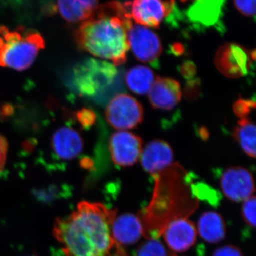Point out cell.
Returning a JSON list of instances; mask_svg holds the SVG:
<instances>
[{"mask_svg":"<svg viewBox=\"0 0 256 256\" xmlns=\"http://www.w3.org/2000/svg\"><path fill=\"white\" fill-rule=\"evenodd\" d=\"M45 46L44 38L34 30L23 26L10 30L0 25V67L24 72L34 63Z\"/></svg>","mask_w":256,"mask_h":256,"instance_id":"277c9868","label":"cell"},{"mask_svg":"<svg viewBox=\"0 0 256 256\" xmlns=\"http://www.w3.org/2000/svg\"><path fill=\"white\" fill-rule=\"evenodd\" d=\"M254 60L255 50L252 55V52L242 45L228 43L217 50L215 64L216 68L227 78L237 79L248 74Z\"/></svg>","mask_w":256,"mask_h":256,"instance_id":"52a82bcc","label":"cell"},{"mask_svg":"<svg viewBox=\"0 0 256 256\" xmlns=\"http://www.w3.org/2000/svg\"><path fill=\"white\" fill-rule=\"evenodd\" d=\"M196 72V68H195L194 64L188 62V63L185 64L182 68V74H183L184 76L186 78H191L195 75Z\"/></svg>","mask_w":256,"mask_h":256,"instance_id":"83f0119b","label":"cell"},{"mask_svg":"<svg viewBox=\"0 0 256 256\" xmlns=\"http://www.w3.org/2000/svg\"><path fill=\"white\" fill-rule=\"evenodd\" d=\"M154 188L150 204L138 216L143 236L158 239L174 220L188 218L200 204V184L181 165L174 163L154 175Z\"/></svg>","mask_w":256,"mask_h":256,"instance_id":"6da1fadb","label":"cell"},{"mask_svg":"<svg viewBox=\"0 0 256 256\" xmlns=\"http://www.w3.org/2000/svg\"><path fill=\"white\" fill-rule=\"evenodd\" d=\"M156 77L152 70L144 66H136L126 75V82L130 90L138 95H146L150 92Z\"/></svg>","mask_w":256,"mask_h":256,"instance_id":"ffe728a7","label":"cell"},{"mask_svg":"<svg viewBox=\"0 0 256 256\" xmlns=\"http://www.w3.org/2000/svg\"><path fill=\"white\" fill-rule=\"evenodd\" d=\"M181 99V86L178 80L156 77L149 92L150 102L154 108L173 110Z\"/></svg>","mask_w":256,"mask_h":256,"instance_id":"4fadbf2b","label":"cell"},{"mask_svg":"<svg viewBox=\"0 0 256 256\" xmlns=\"http://www.w3.org/2000/svg\"><path fill=\"white\" fill-rule=\"evenodd\" d=\"M234 5L244 16L255 18L256 0H234Z\"/></svg>","mask_w":256,"mask_h":256,"instance_id":"484cf974","label":"cell"},{"mask_svg":"<svg viewBox=\"0 0 256 256\" xmlns=\"http://www.w3.org/2000/svg\"><path fill=\"white\" fill-rule=\"evenodd\" d=\"M117 70L107 62L89 60L74 68V84L80 95L95 97L114 82Z\"/></svg>","mask_w":256,"mask_h":256,"instance_id":"5b68a950","label":"cell"},{"mask_svg":"<svg viewBox=\"0 0 256 256\" xmlns=\"http://www.w3.org/2000/svg\"><path fill=\"white\" fill-rule=\"evenodd\" d=\"M162 235L172 250L182 252H186L194 245L197 239V230L191 220L181 218L170 224Z\"/></svg>","mask_w":256,"mask_h":256,"instance_id":"9a60e30c","label":"cell"},{"mask_svg":"<svg viewBox=\"0 0 256 256\" xmlns=\"http://www.w3.org/2000/svg\"><path fill=\"white\" fill-rule=\"evenodd\" d=\"M99 8V0H58L57 10L68 23L85 22L94 16Z\"/></svg>","mask_w":256,"mask_h":256,"instance_id":"ac0fdd59","label":"cell"},{"mask_svg":"<svg viewBox=\"0 0 256 256\" xmlns=\"http://www.w3.org/2000/svg\"><path fill=\"white\" fill-rule=\"evenodd\" d=\"M213 256H244L242 252L238 248L234 246H224L216 249Z\"/></svg>","mask_w":256,"mask_h":256,"instance_id":"4316f807","label":"cell"},{"mask_svg":"<svg viewBox=\"0 0 256 256\" xmlns=\"http://www.w3.org/2000/svg\"><path fill=\"white\" fill-rule=\"evenodd\" d=\"M180 1L182 2H186L190 1V0H180Z\"/></svg>","mask_w":256,"mask_h":256,"instance_id":"f546056e","label":"cell"},{"mask_svg":"<svg viewBox=\"0 0 256 256\" xmlns=\"http://www.w3.org/2000/svg\"><path fill=\"white\" fill-rule=\"evenodd\" d=\"M220 188L224 194L234 202L246 201L255 193L254 176L242 166L226 170L220 176Z\"/></svg>","mask_w":256,"mask_h":256,"instance_id":"30bf717a","label":"cell"},{"mask_svg":"<svg viewBox=\"0 0 256 256\" xmlns=\"http://www.w3.org/2000/svg\"><path fill=\"white\" fill-rule=\"evenodd\" d=\"M117 212L82 202L68 216L57 220L54 235L66 256H107L114 250L112 226Z\"/></svg>","mask_w":256,"mask_h":256,"instance_id":"7a4b0ae2","label":"cell"},{"mask_svg":"<svg viewBox=\"0 0 256 256\" xmlns=\"http://www.w3.org/2000/svg\"><path fill=\"white\" fill-rule=\"evenodd\" d=\"M124 4L138 25L159 28L164 18L174 11L175 0H132Z\"/></svg>","mask_w":256,"mask_h":256,"instance_id":"ba28073f","label":"cell"},{"mask_svg":"<svg viewBox=\"0 0 256 256\" xmlns=\"http://www.w3.org/2000/svg\"><path fill=\"white\" fill-rule=\"evenodd\" d=\"M174 152L171 146L162 140L150 142L141 154L143 169L152 176L164 171L174 163Z\"/></svg>","mask_w":256,"mask_h":256,"instance_id":"2e32d148","label":"cell"},{"mask_svg":"<svg viewBox=\"0 0 256 256\" xmlns=\"http://www.w3.org/2000/svg\"><path fill=\"white\" fill-rule=\"evenodd\" d=\"M233 136L244 152L255 159L256 126L254 122L248 118L240 119L238 126L234 129Z\"/></svg>","mask_w":256,"mask_h":256,"instance_id":"44dd1931","label":"cell"},{"mask_svg":"<svg viewBox=\"0 0 256 256\" xmlns=\"http://www.w3.org/2000/svg\"><path fill=\"white\" fill-rule=\"evenodd\" d=\"M142 236V224L139 217L126 214L114 218L112 226V236L116 246L133 245Z\"/></svg>","mask_w":256,"mask_h":256,"instance_id":"e0dca14e","label":"cell"},{"mask_svg":"<svg viewBox=\"0 0 256 256\" xmlns=\"http://www.w3.org/2000/svg\"><path fill=\"white\" fill-rule=\"evenodd\" d=\"M136 256H169L164 246L158 239H148L138 248Z\"/></svg>","mask_w":256,"mask_h":256,"instance_id":"7402d4cb","label":"cell"},{"mask_svg":"<svg viewBox=\"0 0 256 256\" xmlns=\"http://www.w3.org/2000/svg\"><path fill=\"white\" fill-rule=\"evenodd\" d=\"M106 119L114 129L124 131L137 128L144 118V108L132 96L121 94L110 100L106 112Z\"/></svg>","mask_w":256,"mask_h":256,"instance_id":"8992f818","label":"cell"},{"mask_svg":"<svg viewBox=\"0 0 256 256\" xmlns=\"http://www.w3.org/2000/svg\"><path fill=\"white\" fill-rule=\"evenodd\" d=\"M128 37L130 48L140 62L154 63L162 53L160 37L149 28L132 24L128 28Z\"/></svg>","mask_w":256,"mask_h":256,"instance_id":"9c48e42d","label":"cell"},{"mask_svg":"<svg viewBox=\"0 0 256 256\" xmlns=\"http://www.w3.org/2000/svg\"><path fill=\"white\" fill-rule=\"evenodd\" d=\"M110 152L112 161L120 166H131L137 163L142 151V140L127 131L114 133L110 138Z\"/></svg>","mask_w":256,"mask_h":256,"instance_id":"7c38bea8","label":"cell"},{"mask_svg":"<svg viewBox=\"0 0 256 256\" xmlns=\"http://www.w3.org/2000/svg\"><path fill=\"white\" fill-rule=\"evenodd\" d=\"M198 228L202 238L212 244L222 242L226 235L225 220L216 212L204 213L198 220Z\"/></svg>","mask_w":256,"mask_h":256,"instance_id":"d6986e66","label":"cell"},{"mask_svg":"<svg viewBox=\"0 0 256 256\" xmlns=\"http://www.w3.org/2000/svg\"><path fill=\"white\" fill-rule=\"evenodd\" d=\"M107 256H110V254ZM114 256H126L124 250H116V254Z\"/></svg>","mask_w":256,"mask_h":256,"instance_id":"f1b7e54d","label":"cell"},{"mask_svg":"<svg viewBox=\"0 0 256 256\" xmlns=\"http://www.w3.org/2000/svg\"><path fill=\"white\" fill-rule=\"evenodd\" d=\"M76 119L84 130H90L96 124L97 116L92 110L82 108L76 114Z\"/></svg>","mask_w":256,"mask_h":256,"instance_id":"cb8c5ba5","label":"cell"},{"mask_svg":"<svg viewBox=\"0 0 256 256\" xmlns=\"http://www.w3.org/2000/svg\"><path fill=\"white\" fill-rule=\"evenodd\" d=\"M227 0H195L188 10V20L198 28H210L222 22Z\"/></svg>","mask_w":256,"mask_h":256,"instance_id":"5bb4252c","label":"cell"},{"mask_svg":"<svg viewBox=\"0 0 256 256\" xmlns=\"http://www.w3.org/2000/svg\"><path fill=\"white\" fill-rule=\"evenodd\" d=\"M256 108L255 101L239 99L234 106V114L240 119L246 118Z\"/></svg>","mask_w":256,"mask_h":256,"instance_id":"d4e9b609","label":"cell"},{"mask_svg":"<svg viewBox=\"0 0 256 256\" xmlns=\"http://www.w3.org/2000/svg\"><path fill=\"white\" fill-rule=\"evenodd\" d=\"M73 124L70 117L68 124L58 128L52 134L50 148L52 154L56 160L72 161L78 158L84 152V138L72 126Z\"/></svg>","mask_w":256,"mask_h":256,"instance_id":"8fae6325","label":"cell"},{"mask_svg":"<svg viewBox=\"0 0 256 256\" xmlns=\"http://www.w3.org/2000/svg\"><path fill=\"white\" fill-rule=\"evenodd\" d=\"M256 196H252L244 202V206L242 208V214L246 223L252 227H256Z\"/></svg>","mask_w":256,"mask_h":256,"instance_id":"603a6c76","label":"cell"},{"mask_svg":"<svg viewBox=\"0 0 256 256\" xmlns=\"http://www.w3.org/2000/svg\"><path fill=\"white\" fill-rule=\"evenodd\" d=\"M132 20L126 4L110 1L101 5L94 16L80 25L75 40L80 50L120 66L130 50L128 30Z\"/></svg>","mask_w":256,"mask_h":256,"instance_id":"3957f363","label":"cell"}]
</instances>
